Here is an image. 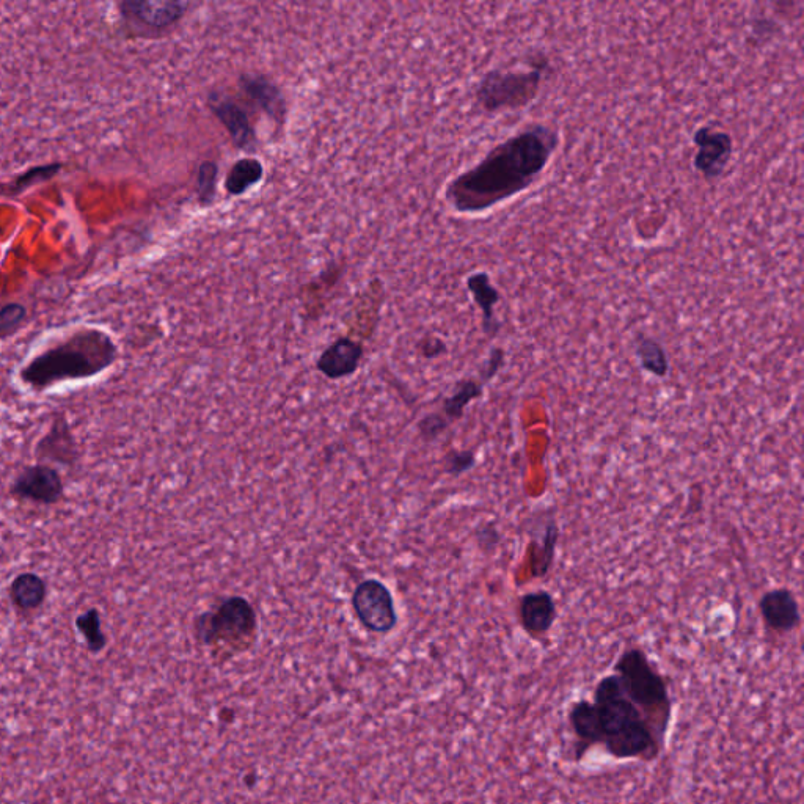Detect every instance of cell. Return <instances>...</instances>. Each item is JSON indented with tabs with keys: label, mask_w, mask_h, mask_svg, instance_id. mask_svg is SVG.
Returning <instances> with one entry per match:
<instances>
[{
	"label": "cell",
	"mask_w": 804,
	"mask_h": 804,
	"mask_svg": "<svg viewBox=\"0 0 804 804\" xmlns=\"http://www.w3.org/2000/svg\"><path fill=\"white\" fill-rule=\"evenodd\" d=\"M635 354L641 368L646 373L658 377V379H665L668 376L671 366H669L668 354L660 341L641 333L636 337Z\"/></svg>",
	"instance_id": "cell-21"
},
{
	"label": "cell",
	"mask_w": 804,
	"mask_h": 804,
	"mask_svg": "<svg viewBox=\"0 0 804 804\" xmlns=\"http://www.w3.org/2000/svg\"><path fill=\"white\" fill-rule=\"evenodd\" d=\"M62 479L48 467H32L19 476L15 494L40 503H54L62 495Z\"/></svg>",
	"instance_id": "cell-17"
},
{
	"label": "cell",
	"mask_w": 804,
	"mask_h": 804,
	"mask_svg": "<svg viewBox=\"0 0 804 804\" xmlns=\"http://www.w3.org/2000/svg\"><path fill=\"white\" fill-rule=\"evenodd\" d=\"M189 4L169 2V0H128L121 4L125 15L137 19L147 27L156 30L169 29L186 15Z\"/></svg>",
	"instance_id": "cell-15"
},
{
	"label": "cell",
	"mask_w": 804,
	"mask_h": 804,
	"mask_svg": "<svg viewBox=\"0 0 804 804\" xmlns=\"http://www.w3.org/2000/svg\"><path fill=\"white\" fill-rule=\"evenodd\" d=\"M208 107L220 125L228 132L234 147L239 150L253 151L256 148V132L249 114L241 104L236 103L220 93H211Z\"/></svg>",
	"instance_id": "cell-9"
},
{
	"label": "cell",
	"mask_w": 804,
	"mask_h": 804,
	"mask_svg": "<svg viewBox=\"0 0 804 804\" xmlns=\"http://www.w3.org/2000/svg\"><path fill=\"white\" fill-rule=\"evenodd\" d=\"M363 355L365 349L362 343L348 337L338 338L319 355L316 368L330 381H340L357 373Z\"/></svg>",
	"instance_id": "cell-14"
},
{
	"label": "cell",
	"mask_w": 804,
	"mask_h": 804,
	"mask_svg": "<svg viewBox=\"0 0 804 804\" xmlns=\"http://www.w3.org/2000/svg\"><path fill=\"white\" fill-rule=\"evenodd\" d=\"M476 465V453L472 450L451 451L445 456V473L457 476L470 472Z\"/></svg>",
	"instance_id": "cell-25"
},
{
	"label": "cell",
	"mask_w": 804,
	"mask_h": 804,
	"mask_svg": "<svg viewBox=\"0 0 804 804\" xmlns=\"http://www.w3.org/2000/svg\"><path fill=\"white\" fill-rule=\"evenodd\" d=\"M26 318V308L21 304H8L0 310V333H8Z\"/></svg>",
	"instance_id": "cell-30"
},
{
	"label": "cell",
	"mask_w": 804,
	"mask_h": 804,
	"mask_svg": "<svg viewBox=\"0 0 804 804\" xmlns=\"http://www.w3.org/2000/svg\"><path fill=\"white\" fill-rule=\"evenodd\" d=\"M219 165L214 161H203L197 169V198L200 205L211 206L217 194Z\"/></svg>",
	"instance_id": "cell-23"
},
{
	"label": "cell",
	"mask_w": 804,
	"mask_h": 804,
	"mask_svg": "<svg viewBox=\"0 0 804 804\" xmlns=\"http://www.w3.org/2000/svg\"><path fill=\"white\" fill-rule=\"evenodd\" d=\"M555 126L533 123L498 143L448 183L445 200L459 214H483L538 183L560 148Z\"/></svg>",
	"instance_id": "cell-1"
},
{
	"label": "cell",
	"mask_w": 804,
	"mask_h": 804,
	"mask_svg": "<svg viewBox=\"0 0 804 804\" xmlns=\"http://www.w3.org/2000/svg\"><path fill=\"white\" fill-rule=\"evenodd\" d=\"M765 627L779 635L795 632L801 625L800 603L789 588L770 589L759 602Z\"/></svg>",
	"instance_id": "cell-11"
},
{
	"label": "cell",
	"mask_w": 804,
	"mask_h": 804,
	"mask_svg": "<svg viewBox=\"0 0 804 804\" xmlns=\"http://www.w3.org/2000/svg\"><path fill=\"white\" fill-rule=\"evenodd\" d=\"M448 428H450V424L443 420L439 412L429 413L426 417L421 418L420 423H418V431H420L421 437L426 442L439 439L440 435Z\"/></svg>",
	"instance_id": "cell-26"
},
{
	"label": "cell",
	"mask_w": 804,
	"mask_h": 804,
	"mask_svg": "<svg viewBox=\"0 0 804 804\" xmlns=\"http://www.w3.org/2000/svg\"><path fill=\"white\" fill-rule=\"evenodd\" d=\"M567 724L574 737L575 761H582L589 751L600 746L599 718L596 707L588 698H578L571 702L567 709Z\"/></svg>",
	"instance_id": "cell-12"
},
{
	"label": "cell",
	"mask_w": 804,
	"mask_h": 804,
	"mask_svg": "<svg viewBox=\"0 0 804 804\" xmlns=\"http://www.w3.org/2000/svg\"><path fill=\"white\" fill-rule=\"evenodd\" d=\"M77 629L84 635L88 649L101 652L106 647V636L101 632V621L96 610L85 611L76 621Z\"/></svg>",
	"instance_id": "cell-24"
},
{
	"label": "cell",
	"mask_w": 804,
	"mask_h": 804,
	"mask_svg": "<svg viewBox=\"0 0 804 804\" xmlns=\"http://www.w3.org/2000/svg\"><path fill=\"white\" fill-rule=\"evenodd\" d=\"M517 614L525 633L533 640L541 641L549 635L558 619V605L549 591L538 589L520 597Z\"/></svg>",
	"instance_id": "cell-10"
},
{
	"label": "cell",
	"mask_w": 804,
	"mask_h": 804,
	"mask_svg": "<svg viewBox=\"0 0 804 804\" xmlns=\"http://www.w3.org/2000/svg\"><path fill=\"white\" fill-rule=\"evenodd\" d=\"M625 695L643 712L658 737L666 742L673 721V696L669 682L643 647L629 646L614 663Z\"/></svg>",
	"instance_id": "cell-3"
},
{
	"label": "cell",
	"mask_w": 804,
	"mask_h": 804,
	"mask_svg": "<svg viewBox=\"0 0 804 804\" xmlns=\"http://www.w3.org/2000/svg\"><path fill=\"white\" fill-rule=\"evenodd\" d=\"M194 632L198 643L208 647L212 658L225 663L255 646L258 614L245 597H227L212 610L198 614Z\"/></svg>",
	"instance_id": "cell-4"
},
{
	"label": "cell",
	"mask_w": 804,
	"mask_h": 804,
	"mask_svg": "<svg viewBox=\"0 0 804 804\" xmlns=\"http://www.w3.org/2000/svg\"><path fill=\"white\" fill-rule=\"evenodd\" d=\"M549 60L538 55L525 70H490L476 85L475 98L487 114L530 106L541 93Z\"/></svg>",
	"instance_id": "cell-5"
},
{
	"label": "cell",
	"mask_w": 804,
	"mask_h": 804,
	"mask_svg": "<svg viewBox=\"0 0 804 804\" xmlns=\"http://www.w3.org/2000/svg\"><path fill=\"white\" fill-rule=\"evenodd\" d=\"M599 718L600 748L616 761L651 764L662 756L666 742L658 737L643 712L625 695L621 680L611 673L600 677L593 690Z\"/></svg>",
	"instance_id": "cell-2"
},
{
	"label": "cell",
	"mask_w": 804,
	"mask_h": 804,
	"mask_svg": "<svg viewBox=\"0 0 804 804\" xmlns=\"http://www.w3.org/2000/svg\"><path fill=\"white\" fill-rule=\"evenodd\" d=\"M476 541H478L479 549L484 550V552H492L500 545V530H498L494 522L486 523L476 531Z\"/></svg>",
	"instance_id": "cell-31"
},
{
	"label": "cell",
	"mask_w": 804,
	"mask_h": 804,
	"mask_svg": "<svg viewBox=\"0 0 804 804\" xmlns=\"http://www.w3.org/2000/svg\"><path fill=\"white\" fill-rule=\"evenodd\" d=\"M264 178V165L260 159L242 158L234 162L225 176V191L231 197H241L260 184Z\"/></svg>",
	"instance_id": "cell-19"
},
{
	"label": "cell",
	"mask_w": 804,
	"mask_h": 804,
	"mask_svg": "<svg viewBox=\"0 0 804 804\" xmlns=\"http://www.w3.org/2000/svg\"><path fill=\"white\" fill-rule=\"evenodd\" d=\"M11 596L22 610L40 607L46 597V586L35 574H22L11 585Z\"/></svg>",
	"instance_id": "cell-22"
},
{
	"label": "cell",
	"mask_w": 804,
	"mask_h": 804,
	"mask_svg": "<svg viewBox=\"0 0 804 804\" xmlns=\"http://www.w3.org/2000/svg\"><path fill=\"white\" fill-rule=\"evenodd\" d=\"M239 88L258 109L263 110L267 117L274 120L278 126L285 125L288 115V104L282 88L278 87L272 79L264 74H241L238 79Z\"/></svg>",
	"instance_id": "cell-13"
},
{
	"label": "cell",
	"mask_w": 804,
	"mask_h": 804,
	"mask_svg": "<svg viewBox=\"0 0 804 804\" xmlns=\"http://www.w3.org/2000/svg\"><path fill=\"white\" fill-rule=\"evenodd\" d=\"M560 541V527L555 519L547 520L545 523L544 531H542L541 542L533 541L531 547V571L533 577L544 578L549 574L555 563L556 547Z\"/></svg>",
	"instance_id": "cell-20"
},
{
	"label": "cell",
	"mask_w": 804,
	"mask_h": 804,
	"mask_svg": "<svg viewBox=\"0 0 804 804\" xmlns=\"http://www.w3.org/2000/svg\"><path fill=\"white\" fill-rule=\"evenodd\" d=\"M506 362V352L503 348H492V351L489 352V357H487L486 362L483 363L481 366V370H479V379L484 382V384H489V382L494 381L495 377L498 376L500 373L501 368L505 366Z\"/></svg>",
	"instance_id": "cell-27"
},
{
	"label": "cell",
	"mask_w": 804,
	"mask_h": 804,
	"mask_svg": "<svg viewBox=\"0 0 804 804\" xmlns=\"http://www.w3.org/2000/svg\"><path fill=\"white\" fill-rule=\"evenodd\" d=\"M468 293L472 294L473 302L481 310L483 316V332L487 337L495 338L501 330V322L495 315V307L501 300L500 291L492 283V278L487 272L479 271L467 277Z\"/></svg>",
	"instance_id": "cell-16"
},
{
	"label": "cell",
	"mask_w": 804,
	"mask_h": 804,
	"mask_svg": "<svg viewBox=\"0 0 804 804\" xmlns=\"http://www.w3.org/2000/svg\"><path fill=\"white\" fill-rule=\"evenodd\" d=\"M351 603L355 616L368 632L387 635L395 630L398 624L395 599L381 580L366 578L360 582L355 586Z\"/></svg>",
	"instance_id": "cell-7"
},
{
	"label": "cell",
	"mask_w": 804,
	"mask_h": 804,
	"mask_svg": "<svg viewBox=\"0 0 804 804\" xmlns=\"http://www.w3.org/2000/svg\"><path fill=\"white\" fill-rule=\"evenodd\" d=\"M420 349L421 355L426 357V359H437V357L446 354V351H448L445 341L439 337L424 338V340L421 341Z\"/></svg>",
	"instance_id": "cell-32"
},
{
	"label": "cell",
	"mask_w": 804,
	"mask_h": 804,
	"mask_svg": "<svg viewBox=\"0 0 804 804\" xmlns=\"http://www.w3.org/2000/svg\"><path fill=\"white\" fill-rule=\"evenodd\" d=\"M696 154L693 167L701 173L704 180L713 183L720 180L728 169L734 154V139L729 132L715 126H701L693 134Z\"/></svg>",
	"instance_id": "cell-8"
},
{
	"label": "cell",
	"mask_w": 804,
	"mask_h": 804,
	"mask_svg": "<svg viewBox=\"0 0 804 804\" xmlns=\"http://www.w3.org/2000/svg\"><path fill=\"white\" fill-rule=\"evenodd\" d=\"M484 388H486V384L479 377H464L457 382L453 393L443 399L442 407H440L439 413L443 420L450 426L456 421L462 420L467 407L476 399L483 398Z\"/></svg>",
	"instance_id": "cell-18"
},
{
	"label": "cell",
	"mask_w": 804,
	"mask_h": 804,
	"mask_svg": "<svg viewBox=\"0 0 804 804\" xmlns=\"http://www.w3.org/2000/svg\"><path fill=\"white\" fill-rule=\"evenodd\" d=\"M779 30H781V27L772 18L762 16V18H756L751 22V37L756 41H761V43L778 37Z\"/></svg>",
	"instance_id": "cell-29"
},
{
	"label": "cell",
	"mask_w": 804,
	"mask_h": 804,
	"mask_svg": "<svg viewBox=\"0 0 804 804\" xmlns=\"http://www.w3.org/2000/svg\"><path fill=\"white\" fill-rule=\"evenodd\" d=\"M90 343H92V338L88 340L87 346ZM85 348L81 346V341L77 340L74 343L52 349L38 357L27 368L24 376L27 381L35 382V384H48V382L59 381L66 377H81L96 373L114 359V351H98L88 354Z\"/></svg>",
	"instance_id": "cell-6"
},
{
	"label": "cell",
	"mask_w": 804,
	"mask_h": 804,
	"mask_svg": "<svg viewBox=\"0 0 804 804\" xmlns=\"http://www.w3.org/2000/svg\"><path fill=\"white\" fill-rule=\"evenodd\" d=\"M60 169H62V165L60 164L35 167V169L29 170L26 175H22L21 178L16 181L15 189L16 191H22V189L33 186V184L41 183V181L51 180L52 176L59 172Z\"/></svg>",
	"instance_id": "cell-28"
}]
</instances>
